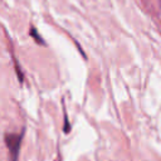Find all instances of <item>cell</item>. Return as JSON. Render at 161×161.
<instances>
[{"label": "cell", "instance_id": "6da1fadb", "mask_svg": "<svg viewBox=\"0 0 161 161\" xmlns=\"http://www.w3.org/2000/svg\"><path fill=\"white\" fill-rule=\"evenodd\" d=\"M23 140V132L21 133H6L5 135V143L9 150L10 161H18L19 160V152Z\"/></svg>", "mask_w": 161, "mask_h": 161}, {"label": "cell", "instance_id": "7a4b0ae2", "mask_svg": "<svg viewBox=\"0 0 161 161\" xmlns=\"http://www.w3.org/2000/svg\"><path fill=\"white\" fill-rule=\"evenodd\" d=\"M30 36H31V38H33L38 44H43V45L45 44V43H44V40H43V39H42V36L38 34V31H36V29H35L34 26H30Z\"/></svg>", "mask_w": 161, "mask_h": 161}, {"label": "cell", "instance_id": "3957f363", "mask_svg": "<svg viewBox=\"0 0 161 161\" xmlns=\"http://www.w3.org/2000/svg\"><path fill=\"white\" fill-rule=\"evenodd\" d=\"M63 130L65 133H68L70 131V126H69V121H68V117H67V112L64 111V126H63Z\"/></svg>", "mask_w": 161, "mask_h": 161}]
</instances>
